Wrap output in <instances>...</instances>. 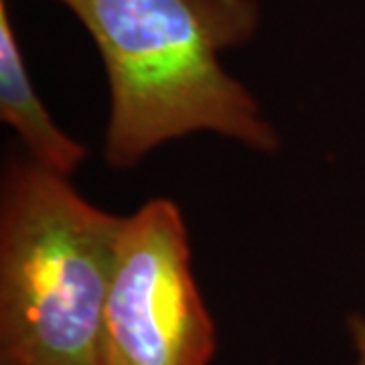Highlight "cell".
<instances>
[{"instance_id": "4", "label": "cell", "mask_w": 365, "mask_h": 365, "mask_svg": "<svg viewBox=\"0 0 365 365\" xmlns=\"http://www.w3.org/2000/svg\"><path fill=\"white\" fill-rule=\"evenodd\" d=\"M0 118L16 130L31 158L53 173L71 177L88 157L86 146L61 130L41 102L6 0H0Z\"/></svg>"}, {"instance_id": "2", "label": "cell", "mask_w": 365, "mask_h": 365, "mask_svg": "<svg viewBox=\"0 0 365 365\" xmlns=\"http://www.w3.org/2000/svg\"><path fill=\"white\" fill-rule=\"evenodd\" d=\"M120 227L69 177L11 158L0 197V365H104Z\"/></svg>"}, {"instance_id": "1", "label": "cell", "mask_w": 365, "mask_h": 365, "mask_svg": "<svg viewBox=\"0 0 365 365\" xmlns=\"http://www.w3.org/2000/svg\"><path fill=\"white\" fill-rule=\"evenodd\" d=\"M86 26L110 88L104 158L132 169L160 144L215 132L258 153L280 146L222 53L252 39L256 0H55Z\"/></svg>"}, {"instance_id": "5", "label": "cell", "mask_w": 365, "mask_h": 365, "mask_svg": "<svg viewBox=\"0 0 365 365\" xmlns=\"http://www.w3.org/2000/svg\"><path fill=\"white\" fill-rule=\"evenodd\" d=\"M347 333L355 355L351 365H365V314H351L347 319Z\"/></svg>"}, {"instance_id": "3", "label": "cell", "mask_w": 365, "mask_h": 365, "mask_svg": "<svg viewBox=\"0 0 365 365\" xmlns=\"http://www.w3.org/2000/svg\"><path fill=\"white\" fill-rule=\"evenodd\" d=\"M215 349L181 209L150 199L122 217L106 299L104 365H209Z\"/></svg>"}]
</instances>
